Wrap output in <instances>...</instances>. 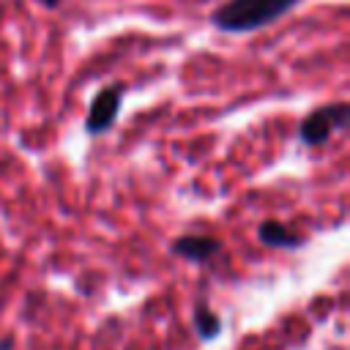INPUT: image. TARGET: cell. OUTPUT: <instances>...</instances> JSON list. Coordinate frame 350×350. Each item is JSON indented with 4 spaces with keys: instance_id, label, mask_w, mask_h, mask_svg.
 Segmentation results:
<instances>
[{
    "instance_id": "1",
    "label": "cell",
    "mask_w": 350,
    "mask_h": 350,
    "mask_svg": "<svg viewBox=\"0 0 350 350\" xmlns=\"http://www.w3.org/2000/svg\"><path fill=\"white\" fill-rule=\"evenodd\" d=\"M298 3L301 0H227L211 14V22L224 33H252L273 25Z\"/></svg>"
},
{
    "instance_id": "2",
    "label": "cell",
    "mask_w": 350,
    "mask_h": 350,
    "mask_svg": "<svg viewBox=\"0 0 350 350\" xmlns=\"http://www.w3.org/2000/svg\"><path fill=\"white\" fill-rule=\"evenodd\" d=\"M350 120V107L345 101H334V104H323L314 112H309L301 126H298V137L304 145L317 148L323 142H328L336 131H342Z\"/></svg>"
},
{
    "instance_id": "3",
    "label": "cell",
    "mask_w": 350,
    "mask_h": 350,
    "mask_svg": "<svg viewBox=\"0 0 350 350\" xmlns=\"http://www.w3.org/2000/svg\"><path fill=\"white\" fill-rule=\"evenodd\" d=\"M120 104H123V85L101 88L90 101V109L85 118V131L88 134H104L107 129H112L118 115H120Z\"/></svg>"
},
{
    "instance_id": "4",
    "label": "cell",
    "mask_w": 350,
    "mask_h": 350,
    "mask_svg": "<svg viewBox=\"0 0 350 350\" xmlns=\"http://www.w3.org/2000/svg\"><path fill=\"white\" fill-rule=\"evenodd\" d=\"M172 252L191 262H205L221 252V241L213 235H180L172 241Z\"/></svg>"
},
{
    "instance_id": "5",
    "label": "cell",
    "mask_w": 350,
    "mask_h": 350,
    "mask_svg": "<svg viewBox=\"0 0 350 350\" xmlns=\"http://www.w3.org/2000/svg\"><path fill=\"white\" fill-rule=\"evenodd\" d=\"M257 238H260V243H265V246H271V249H301V246H304V238H301L298 232L287 230V227L279 224V221H265V224H260Z\"/></svg>"
},
{
    "instance_id": "6",
    "label": "cell",
    "mask_w": 350,
    "mask_h": 350,
    "mask_svg": "<svg viewBox=\"0 0 350 350\" xmlns=\"http://www.w3.org/2000/svg\"><path fill=\"white\" fill-rule=\"evenodd\" d=\"M194 331H197V336L205 339V342L216 339V336L221 334V320H219V314L211 312L205 304H200V306L194 309Z\"/></svg>"
},
{
    "instance_id": "7",
    "label": "cell",
    "mask_w": 350,
    "mask_h": 350,
    "mask_svg": "<svg viewBox=\"0 0 350 350\" xmlns=\"http://www.w3.org/2000/svg\"><path fill=\"white\" fill-rule=\"evenodd\" d=\"M41 3H44V5H46V8H57V5H60V3H63V0H41Z\"/></svg>"
}]
</instances>
